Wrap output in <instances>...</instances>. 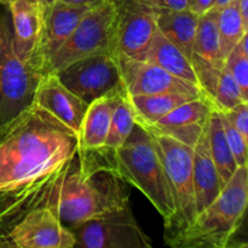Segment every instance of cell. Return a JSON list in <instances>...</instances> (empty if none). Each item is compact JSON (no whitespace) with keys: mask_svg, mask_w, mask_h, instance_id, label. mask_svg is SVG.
<instances>
[{"mask_svg":"<svg viewBox=\"0 0 248 248\" xmlns=\"http://www.w3.org/2000/svg\"><path fill=\"white\" fill-rule=\"evenodd\" d=\"M94 4L73 5L57 0L45 19L40 46L36 56V64L41 75L56 51L74 31L79 22Z\"/></svg>","mask_w":248,"mask_h":248,"instance_id":"4fadbf2b","label":"cell"},{"mask_svg":"<svg viewBox=\"0 0 248 248\" xmlns=\"http://www.w3.org/2000/svg\"><path fill=\"white\" fill-rule=\"evenodd\" d=\"M207 135L211 155H212L219 178L222 181L223 186H224L239 166L235 161V157L232 155V149H230L227 137H225L219 110L216 108H213L208 115Z\"/></svg>","mask_w":248,"mask_h":248,"instance_id":"44dd1931","label":"cell"},{"mask_svg":"<svg viewBox=\"0 0 248 248\" xmlns=\"http://www.w3.org/2000/svg\"><path fill=\"white\" fill-rule=\"evenodd\" d=\"M124 92L106 94L87 106L79 131L80 149L89 152L103 148L110 127L113 111Z\"/></svg>","mask_w":248,"mask_h":248,"instance_id":"e0dca14e","label":"cell"},{"mask_svg":"<svg viewBox=\"0 0 248 248\" xmlns=\"http://www.w3.org/2000/svg\"><path fill=\"white\" fill-rule=\"evenodd\" d=\"M111 0L96 2L85 14L69 38L56 51L46 65L44 75L97 53L111 51Z\"/></svg>","mask_w":248,"mask_h":248,"instance_id":"52a82bcc","label":"cell"},{"mask_svg":"<svg viewBox=\"0 0 248 248\" xmlns=\"http://www.w3.org/2000/svg\"><path fill=\"white\" fill-rule=\"evenodd\" d=\"M241 102L248 101L242 96L239 85L236 84L228 68L225 67V64H223L222 69H220L217 89H216L215 97H213L212 101L213 107L216 109H219V110H228V109L237 106Z\"/></svg>","mask_w":248,"mask_h":248,"instance_id":"484cf974","label":"cell"},{"mask_svg":"<svg viewBox=\"0 0 248 248\" xmlns=\"http://www.w3.org/2000/svg\"><path fill=\"white\" fill-rule=\"evenodd\" d=\"M218 31H219L220 57L224 61L232 48L240 43L242 36L248 33L245 28L237 6V0L220 7L218 12Z\"/></svg>","mask_w":248,"mask_h":248,"instance_id":"603a6c76","label":"cell"},{"mask_svg":"<svg viewBox=\"0 0 248 248\" xmlns=\"http://www.w3.org/2000/svg\"><path fill=\"white\" fill-rule=\"evenodd\" d=\"M69 230L75 237V247L150 248L153 245L138 225L128 200L107 208Z\"/></svg>","mask_w":248,"mask_h":248,"instance_id":"5b68a950","label":"cell"},{"mask_svg":"<svg viewBox=\"0 0 248 248\" xmlns=\"http://www.w3.org/2000/svg\"><path fill=\"white\" fill-rule=\"evenodd\" d=\"M218 7L199 16L196 27L194 53L205 60L223 63L219 51V31H218Z\"/></svg>","mask_w":248,"mask_h":248,"instance_id":"7402d4cb","label":"cell"},{"mask_svg":"<svg viewBox=\"0 0 248 248\" xmlns=\"http://www.w3.org/2000/svg\"><path fill=\"white\" fill-rule=\"evenodd\" d=\"M230 1H232V0H216L215 7H218V9H220V7H223V6H225L227 4H229Z\"/></svg>","mask_w":248,"mask_h":248,"instance_id":"836d02e7","label":"cell"},{"mask_svg":"<svg viewBox=\"0 0 248 248\" xmlns=\"http://www.w3.org/2000/svg\"><path fill=\"white\" fill-rule=\"evenodd\" d=\"M213 108L215 107L207 98L199 97L178 106L156 123L138 125L143 126L149 132L170 136L193 148Z\"/></svg>","mask_w":248,"mask_h":248,"instance_id":"7c38bea8","label":"cell"},{"mask_svg":"<svg viewBox=\"0 0 248 248\" xmlns=\"http://www.w3.org/2000/svg\"><path fill=\"white\" fill-rule=\"evenodd\" d=\"M34 103L79 135L89 104L69 91L55 73H48L41 77Z\"/></svg>","mask_w":248,"mask_h":248,"instance_id":"5bb4252c","label":"cell"},{"mask_svg":"<svg viewBox=\"0 0 248 248\" xmlns=\"http://www.w3.org/2000/svg\"><path fill=\"white\" fill-rule=\"evenodd\" d=\"M11 1H14V0H0V5H4V6H6V5L10 4ZM31 1L36 2V0H31Z\"/></svg>","mask_w":248,"mask_h":248,"instance_id":"e575fe53","label":"cell"},{"mask_svg":"<svg viewBox=\"0 0 248 248\" xmlns=\"http://www.w3.org/2000/svg\"><path fill=\"white\" fill-rule=\"evenodd\" d=\"M237 6H239L242 23H244L245 28L248 29V0H237Z\"/></svg>","mask_w":248,"mask_h":248,"instance_id":"4dcf8cb0","label":"cell"},{"mask_svg":"<svg viewBox=\"0 0 248 248\" xmlns=\"http://www.w3.org/2000/svg\"><path fill=\"white\" fill-rule=\"evenodd\" d=\"M60 1L67 2V4H73V5H86V4L92 5L101 1V0H60Z\"/></svg>","mask_w":248,"mask_h":248,"instance_id":"d6a6232c","label":"cell"},{"mask_svg":"<svg viewBox=\"0 0 248 248\" xmlns=\"http://www.w3.org/2000/svg\"><path fill=\"white\" fill-rule=\"evenodd\" d=\"M216 5V0H188V6L186 9L190 10L198 16H201L205 12L210 11Z\"/></svg>","mask_w":248,"mask_h":248,"instance_id":"f1b7e54d","label":"cell"},{"mask_svg":"<svg viewBox=\"0 0 248 248\" xmlns=\"http://www.w3.org/2000/svg\"><path fill=\"white\" fill-rule=\"evenodd\" d=\"M116 58L124 90L127 96L177 92L196 97H205L196 85L174 77L154 63L124 55H116Z\"/></svg>","mask_w":248,"mask_h":248,"instance_id":"8fae6325","label":"cell"},{"mask_svg":"<svg viewBox=\"0 0 248 248\" xmlns=\"http://www.w3.org/2000/svg\"><path fill=\"white\" fill-rule=\"evenodd\" d=\"M208 119V118H207ZM193 181L198 213L207 207L223 188L208 143L207 120L193 147Z\"/></svg>","mask_w":248,"mask_h":248,"instance_id":"2e32d148","label":"cell"},{"mask_svg":"<svg viewBox=\"0 0 248 248\" xmlns=\"http://www.w3.org/2000/svg\"><path fill=\"white\" fill-rule=\"evenodd\" d=\"M219 114H220V118H222L225 137H227V140L228 143H229V147L230 149H232V155H234L237 166L248 167V161H247L248 140H245V138L241 136V133H240L239 131L232 125L229 119L227 118V115H225L222 110H219Z\"/></svg>","mask_w":248,"mask_h":248,"instance_id":"4316f807","label":"cell"},{"mask_svg":"<svg viewBox=\"0 0 248 248\" xmlns=\"http://www.w3.org/2000/svg\"><path fill=\"white\" fill-rule=\"evenodd\" d=\"M248 202V167H237L217 198L169 242L173 248H227L241 228Z\"/></svg>","mask_w":248,"mask_h":248,"instance_id":"3957f363","label":"cell"},{"mask_svg":"<svg viewBox=\"0 0 248 248\" xmlns=\"http://www.w3.org/2000/svg\"><path fill=\"white\" fill-rule=\"evenodd\" d=\"M222 111L227 115L232 125L241 133L242 137L248 140V102H241L237 106Z\"/></svg>","mask_w":248,"mask_h":248,"instance_id":"83f0119b","label":"cell"},{"mask_svg":"<svg viewBox=\"0 0 248 248\" xmlns=\"http://www.w3.org/2000/svg\"><path fill=\"white\" fill-rule=\"evenodd\" d=\"M6 15L0 12V57H1L2 46H4V39H5V24H6Z\"/></svg>","mask_w":248,"mask_h":248,"instance_id":"1f68e13d","label":"cell"},{"mask_svg":"<svg viewBox=\"0 0 248 248\" xmlns=\"http://www.w3.org/2000/svg\"><path fill=\"white\" fill-rule=\"evenodd\" d=\"M79 150V135L36 103L0 130V247L24 213L56 211Z\"/></svg>","mask_w":248,"mask_h":248,"instance_id":"6da1fadb","label":"cell"},{"mask_svg":"<svg viewBox=\"0 0 248 248\" xmlns=\"http://www.w3.org/2000/svg\"><path fill=\"white\" fill-rule=\"evenodd\" d=\"M111 52L142 60L155 31L156 7L148 0H111Z\"/></svg>","mask_w":248,"mask_h":248,"instance_id":"ba28073f","label":"cell"},{"mask_svg":"<svg viewBox=\"0 0 248 248\" xmlns=\"http://www.w3.org/2000/svg\"><path fill=\"white\" fill-rule=\"evenodd\" d=\"M198 19V15L188 9H157L156 28L191 60Z\"/></svg>","mask_w":248,"mask_h":248,"instance_id":"d6986e66","label":"cell"},{"mask_svg":"<svg viewBox=\"0 0 248 248\" xmlns=\"http://www.w3.org/2000/svg\"><path fill=\"white\" fill-rule=\"evenodd\" d=\"M56 1H57V0H36V4H38L39 10H40L41 17H43L44 19V23H45L46 17H47L48 12L52 9L53 4H55Z\"/></svg>","mask_w":248,"mask_h":248,"instance_id":"f546056e","label":"cell"},{"mask_svg":"<svg viewBox=\"0 0 248 248\" xmlns=\"http://www.w3.org/2000/svg\"><path fill=\"white\" fill-rule=\"evenodd\" d=\"M6 7L11 17L15 53L23 62H31L38 67L36 56L44 29L38 4L31 0H14Z\"/></svg>","mask_w":248,"mask_h":248,"instance_id":"9a60e30c","label":"cell"},{"mask_svg":"<svg viewBox=\"0 0 248 248\" xmlns=\"http://www.w3.org/2000/svg\"><path fill=\"white\" fill-rule=\"evenodd\" d=\"M63 85L85 103L125 91L116 55L111 51L81 58L55 73Z\"/></svg>","mask_w":248,"mask_h":248,"instance_id":"9c48e42d","label":"cell"},{"mask_svg":"<svg viewBox=\"0 0 248 248\" xmlns=\"http://www.w3.org/2000/svg\"><path fill=\"white\" fill-rule=\"evenodd\" d=\"M1 247L73 248L75 237L50 207L33 208L22 216L2 237Z\"/></svg>","mask_w":248,"mask_h":248,"instance_id":"30bf717a","label":"cell"},{"mask_svg":"<svg viewBox=\"0 0 248 248\" xmlns=\"http://www.w3.org/2000/svg\"><path fill=\"white\" fill-rule=\"evenodd\" d=\"M152 135L156 142L176 207L173 228L169 235L164 236L165 242L169 244L186 230L198 215L193 181V148L170 136Z\"/></svg>","mask_w":248,"mask_h":248,"instance_id":"277c9868","label":"cell"},{"mask_svg":"<svg viewBox=\"0 0 248 248\" xmlns=\"http://www.w3.org/2000/svg\"><path fill=\"white\" fill-rule=\"evenodd\" d=\"M127 96V94H126ZM131 107L135 113L136 123L140 125H150L156 123L166 114L173 110L181 104L191 99L199 98L196 96L186 93H169L142 94V96H127Z\"/></svg>","mask_w":248,"mask_h":248,"instance_id":"ffe728a7","label":"cell"},{"mask_svg":"<svg viewBox=\"0 0 248 248\" xmlns=\"http://www.w3.org/2000/svg\"><path fill=\"white\" fill-rule=\"evenodd\" d=\"M224 64L239 85L242 96L248 101V33L228 55Z\"/></svg>","mask_w":248,"mask_h":248,"instance_id":"d4e9b609","label":"cell"},{"mask_svg":"<svg viewBox=\"0 0 248 248\" xmlns=\"http://www.w3.org/2000/svg\"><path fill=\"white\" fill-rule=\"evenodd\" d=\"M41 77L36 65L23 62L15 53L11 24L7 18L0 57V130L34 103Z\"/></svg>","mask_w":248,"mask_h":248,"instance_id":"8992f818","label":"cell"},{"mask_svg":"<svg viewBox=\"0 0 248 248\" xmlns=\"http://www.w3.org/2000/svg\"><path fill=\"white\" fill-rule=\"evenodd\" d=\"M107 167L121 181L137 188L164 219L165 235L173 228L176 207L155 138L136 124L124 145L116 152L98 149Z\"/></svg>","mask_w":248,"mask_h":248,"instance_id":"7a4b0ae2","label":"cell"},{"mask_svg":"<svg viewBox=\"0 0 248 248\" xmlns=\"http://www.w3.org/2000/svg\"><path fill=\"white\" fill-rule=\"evenodd\" d=\"M135 125V113H133V109L131 107L127 96L124 92L113 111L108 136H107L103 148H101V149L109 153L116 152L119 148L123 147L124 143L130 137Z\"/></svg>","mask_w":248,"mask_h":248,"instance_id":"cb8c5ba5","label":"cell"},{"mask_svg":"<svg viewBox=\"0 0 248 248\" xmlns=\"http://www.w3.org/2000/svg\"><path fill=\"white\" fill-rule=\"evenodd\" d=\"M142 60L154 63L174 77L181 78L198 86V78L190 58L186 56V53L177 47L172 41H170L157 28Z\"/></svg>","mask_w":248,"mask_h":248,"instance_id":"ac0fdd59","label":"cell"}]
</instances>
